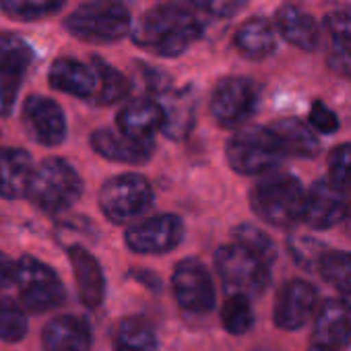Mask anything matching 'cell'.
Instances as JSON below:
<instances>
[{
    "label": "cell",
    "mask_w": 351,
    "mask_h": 351,
    "mask_svg": "<svg viewBox=\"0 0 351 351\" xmlns=\"http://www.w3.org/2000/svg\"><path fill=\"white\" fill-rule=\"evenodd\" d=\"M93 69L97 73V93L93 97L95 104L112 106L130 93V81L112 64H108L101 58H93Z\"/></svg>",
    "instance_id": "27"
},
{
    "label": "cell",
    "mask_w": 351,
    "mask_h": 351,
    "mask_svg": "<svg viewBox=\"0 0 351 351\" xmlns=\"http://www.w3.org/2000/svg\"><path fill=\"white\" fill-rule=\"evenodd\" d=\"M328 165H330L332 184L339 191L351 189V143L335 147L328 157Z\"/></svg>",
    "instance_id": "36"
},
{
    "label": "cell",
    "mask_w": 351,
    "mask_h": 351,
    "mask_svg": "<svg viewBox=\"0 0 351 351\" xmlns=\"http://www.w3.org/2000/svg\"><path fill=\"white\" fill-rule=\"evenodd\" d=\"M250 0H203V7L207 13L219 17V19H232L236 17L242 9L248 7Z\"/></svg>",
    "instance_id": "39"
},
{
    "label": "cell",
    "mask_w": 351,
    "mask_h": 351,
    "mask_svg": "<svg viewBox=\"0 0 351 351\" xmlns=\"http://www.w3.org/2000/svg\"><path fill=\"white\" fill-rule=\"evenodd\" d=\"M114 351H157L159 339L153 324L143 316L122 318L112 332Z\"/></svg>",
    "instance_id": "26"
},
{
    "label": "cell",
    "mask_w": 351,
    "mask_h": 351,
    "mask_svg": "<svg viewBox=\"0 0 351 351\" xmlns=\"http://www.w3.org/2000/svg\"><path fill=\"white\" fill-rule=\"evenodd\" d=\"M161 106V132L171 141H184L197 124V93L193 87L167 91Z\"/></svg>",
    "instance_id": "15"
},
{
    "label": "cell",
    "mask_w": 351,
    "mask_h": 351,
    "mask_svg": "<svg viewBox=\"0 0 351 351\" xmlns=\"http://www.w3.org/2000/svg\"><path fill=\"white\" fill-rule=\"evenodd\" d=\"M306 193L291 173H269L250 193L252 211L275 228H289L302 221Z\"/></svg>",
    "instance_id": "3"
},
{
    "label": "cell",
    "mask_w": 351,
    "mask_h": 351,
    "mask_svg": "<svg viewBox=\"0 0 351 351\" xmlns=\"http://www.w3.org/2000/svg\"><path fill=\"white\" fill-rule=\"evenodd\" d=\"M318 271L335 289L351 298V254L349 252H326L318 263Z\"/></svg>",
    "instance_id": "32"
},
{
    "label": "cell",
    "mask_w": 351,
    "mask_h": 351,
    "mask_svg": "<svg viewBox=\"0 0 351 351\" xmlns=\"http://www.w3.org/2000/svg\"><path fill=\"white\" fill-rule=\"evenodd\" d=\"M15 271H17V263L0 250V287H7L15 281Z\"/></svg>",
    "instance_id": "42"
},
{
    "label": "cell",
    "mask_w": 351,
    "mask_h": 351,
    "mask_svg": "<svg viewBox=\"0 0 351 351\" xmlns=\"http://www.w3.org/2000/svg\"><path fill=\"white\" fill-rule=\"evenodd\" d=\"M21 75H0V116H11L15 110Z\"/></svg>",
    "instance_id": "38"
},
{
    "label": "cell",
    "mask_w": 351,
    "mask_h": 351,
    "mask_svg": "<svg viewBox=\"0 0 351 351\" xmlns=\"http://www.w3.org/2000/svg\"><path fill=\"white\" fill-rule=\"evenodd\" d=\"M318 293L316 289L302 279L287 281L275 300L273 320L283 330H298L302 328L314 314Z\"/></svg>",
    "instance_id": "13"
},
{
    "label": "cell",
    "mask_w": 351,
    "mask_h": 351,
    "mask_svg": "<svg viewBox=\"0 0 351 351\" xmlns=\"http://www.w3.org/2000/svg\"><path fill=\"white\" fill-rule=\"evenodd\" d=\"M64 25L69 34L79 40L112 44L130 32L132 19L128 9L118 0H91V3H85L75 13H71Z\"/></svg>",
    "instance_id": "4"
},
{
    "label": "cell",
    "mask_w": 351,
    "mask_h": 351,
    "mask_svg": "<svg viewBox=\"0 0 351 351\" xmlns=\"http://www.w3.org/2000/svg\"><path fill=\"white\" fill-rule=\"evenodd\" d=\"M343 221H345V228H347V232L351 234V205L347 207V211H345V217H343Z\"/></svg>",
    "instance_id": "43"
},
{
    "label": "cell",
    "mask_w": 351,
    "mask_h": 351,
    "mask_svg": "<svg viewBox=\"0 0 351 351\" xmlns=\"http://www.w3.org/2000/svg\"><path fill=\"white\" fill-rule=\"evenodd\" d=\"M34 62V48L17 34L0 32V75H23Z\"/></svg>",
    "instance_id": "28"
},
{
    "label": "cell",
    "mask_w": 351,
    "mask_h": 351,
    "mask_svg": "<svg viewBox=\"0 0 351 351\" xmlns=\"http://www.w3.org/2000/svg\"><path fill=\"white\" fill-rule=\"evenodd\" d=\"M66 252L73 265V275H75L77 291H79L83 306L91 310L99 308L106 298V275H104L99 261L83 244L69 246Z\"/></svg>",
    "instance_id": "16"
},
{
    "label": "cell",
    "mask_w": 351,
    "mask_h": 351,
    "mask_svg": "<svg viewBox=\"0 0 351 351\" xmlns=\"http://www.w3.org/2000/svg\"><path fill=\"white\" fill-rule=\"evenodd\" d=\"M19 300L29 312H50L64 304L66 287L58 273L36 256H21L15 271V281Z\"/></svg>",
    "instance_id": "5"
},
{
    "label": "cell",
    "mask_w": 351,
    "mask_h": 351,
    "mask_svg": "<svg viewBox=\"0 0 351 351\" xmlns=\"http://www.w3.org/2000/svg\"><path fill=\"white\" fill-rule=\"evenodd\" d=\"M234 46L238 52L250 60H263L277 50V34L269 19L252 17L240 25L234 36Z\"/></svg>",
    "instance_id": "25"
},
{
    "label": "cell",
    "mask_w": 351,
    "mask_h": 351,
    "mask_svg": "<svg viewBox=\"0 0 351 351\" xmlns=\"http://www.w3.org/2000/svg\"><path fill=\"white\" fill-rule=\"evenodd\" d=\"M132 42L157 56L173 58L184 54L203 34L201 21L176 5H163L147 11L132 27Z\"/></svg>",
    "instance_id": "1"
},
{
    "label": "cell",
    "mask_w": 351,
    "mask_h": 351,
    "mask_svg": "<svg viewBox=\"0 0 351 351\" xmlns=\"http://www.w3.org/2000/svg\"><path fill=\"white\" fill-rule=\"evenodd\" d=\"M91 147L104 159L128 165H141L153 155V138L136 141L112 128H97L91 134Z\"/></svg>",
    "instance_id": "19"
},
{
    "label": "cell",
    "mask_w": 351,
    "mask_h": 351,
    "mask_svg": "<svg viewBox=\"0 0 351 351\" xmlns=\"http://www.w3.org/2000/svg\"><path fill=\"white\" fill-rule=\"evenodd\" d=\"M322 27L335 42L337 50L351 54V5L328 11L322 19Z\"/></svg>",
    "instance_id": "34"
},
{
    "label": "cell",
    "mask_w": 351,
    "mask_h": 351,
    "mask_svg": "<svg viewBox=\"0 0 351 351\" xmlns=\"http://www.w3.org/2000/svg\"><path fill=\"white\" fill-rule=\"evenodd\" d=\"M261 101L258 85L248 77H226L211 95V114L223 128H238L248 122Z\"/></svg>",
    "instance_id": "9"
},
{
    "label": "cell",
    "mask_w": 351,
    "mask_h": 351,
    "mask_svg": "<svg viewBox=\"0 0 351 351\" xmlns=\"http://www.w3.org/2000/svg\"><path fill=\"white\" fill-rule=\"evenodd\" d=\"M48 81L54 89L79 99H93L97 93V73L93 66L75 58H58L48 73Z\"/></svg>",
    "instance_id": "21"
},
{
    "label": "cell",
    "mask_w": 351,
    "mask_h": 351,
    "mask_svg": "<svg viewBox=\"0 0 351 351\" xmlns=\"http://www.w3.org/2000/svg\"><path fill=\"white\" fill-rule=\"evenodd\" d=\"M153 203V189L141 173L128 171L110 178L99 191V209L104 217L122 226L143 215Z\"/></svg>",
    "instance_id": "6"
},
{
    "label": "cell",
    "mask_w": 351,
    "mask_h": 351,
    "mask_svg": "<svg viewBox=\"0 0 351 351\" xmlns=\"http://www.w3.org/2000/svg\"><path fill=\"white\" fill-rule=\"evenodd\" d=\"M226 157L234 171L258 176L277 167L283 153L269 126H248L228 141Z\"/></svg>",
    "instance_id": "7"
},
{
    "label": "cell",
    "mask_w": 351,
    "mask_h": 351,
    "mask_svg": "<svg viewBox=\"0 0 351 351\" xmlns=\"http://www.w3.org/2000/svg\"><path fill=\"white\" fill-rule=\"evenodd\" d=\"M34 176V159L25 149H0V197L9 201L27 195Z\"/></svg>",
    "instance_id": "22"
},
{
    "label": "cell",
    "mask_w": 351,
    "mask_h": 351,
    "mask_svg": "<svg viewBox=\"0 0 351 351\" xmlns=\"http://www.w3.org/2000/svg\"><path fill=\"white\" fill-rule=\"evenodd\" d=\"M221 324L230 335H246L254 324V310L250 298L232 293L221 306Z\"/></svg>",
    "instance_id": "29"
},
{
    "label": "cell",
    "mask_w": 351,
    "mask_h": 351,
    "mask_svg": "<svg viewBox=\"0 0 351 351\" xmlns=\"http://www.w3.org/2000/svg\"><path fill=\"white\" fill-rule=\"evenodd\" d=\"M287 250H289L291 258L306 271H316L320 258L328 252L324 244H320L318 240H314L310 236H302V234H291L287 238Z\"/></svg>",
    "instance_id": "35"
},
{
    "label": "cell",
    "mask_w": 351,
    "mask_h": 351,
    "mask_svg": "<svg viewBox=\"0 0 351 351\" xmlns=\"http://www.w3.org/2000/svg\"><path fill=\"white\" fill-rule=\"evenodd\" d=\"M215 267L223 281V287L232 293L246 298L263 295L271 283L269 265L252 256L238 244H226L215 252Z\"/></svg>",
    "instance_id": "8"
},
{
    "label": "cell",
    "mask_w": 351,
    "mask_h": 351,
    "mask_svg": "<svg viewBox=\"0 0 351 351\" xmlns=\"http://www.w3.org/2000/svg\"><path fill=\"white\" fill-rule=\"evenodd\" d=\"M66 0H3V13L15 21H38L58 13Z\"/></svg>",
    "instance_id": "31"
},
{
    "label": "cell",
    "mask_w": 351,
    "mask_h": 351,
    "mask_svg": "<svg viewBox=\"0 0 351 351\" xmlns=\"http://www.w3.org/2000/svg\"><path fill=\"white\" fill-rule=\"evenodd\" d=\"M326 64H328V69H330L335 75H339V77H343V79H351V54L341 52V50L335 48V50L328 54Z\"/></svg>",
    "instance_id": "40"
},
{
    "label": "cell",
    "mask_w": 351,
    "mask_h": 351,
    "mask_svg": "<svg viewBox=\"0 0 351 351\" xmlns=\"http://www.w3.org/2000/svg\"><path fill=\"white\" fill-rule=\"evenodd\" d=\"M184 240V223L173 213H159L128 228L124 242L136 254H167Z\"/></svg>",
    "instance_id": "11"
},
{
    "label": "cell",
    "mask_w": 351,
    "mask_h": 351,
    "mask_svg": "<svg viewBox=\"0 0 351 351\" xmlns=\"http://www.w3.org/2000/svg\"><path fill=\"white\" fill-rule=\"evenodd\" d=\"M116 124L122 134L149 141L155 130H161V106L151 99H134L120 110Z\"/></svg>",
    "instance_id": "24"
},
{
    "label": "cell",
    "mask_w": 351,
    "mask_h": 351,
    "mask_svg": "<svg viewBox=\"0 0 351 351\" xmlns=\"http://www.w3.org/2000/svg\"><path fill=\"white\" fill-rule=\"evenodd\" d=\"M345 211L347 203L343 191L328 180H318L306 195L302 221L312 230H328L345 217Z\"/></svg>",
    "instance_id": "14"
},
{
    "label": "cell",
    "mask_w": 351,
    "mask_h": 351,
    "mask_svg": "<svg viewBox=\"0 0 351 351\" xmlns=\"http://www.w3.org/2000/svg\"><path fill=\"white\" fill-rule=\"evenodd\" d=\"M91 343V324L77 314L56 316L42 330V345L46 351H89Z\"/></svg>",
    "instance_id": "20"
},
{
    "label": "cell",
    "mask_w": 351,
    "mask_h": 351,
    "mask_svg": "<svg viewBox=\"0 0 351 351\" xmlns=\"http://www.w3.org/2000/svg\"><path fill=\"white\" fill-rule=\"evenodd\" d=\"M145 73V83H147V89L153 91V93H159V95H165L169 91V75L157 71V69H143Z\"/></svg>",
    "instance_id": "41"
},
{
    "label": "cell",
    "mask_w": 351,
    "mask_h": 351,
    "mask_svg": "<svg viewBox=\"0 0 351 351\" xmlns=\"http://www.w3.org/2000/svg\"><path fill=\"white\" fill-rule=\"evenodd\" d=\"M269 130L273 132V136L279 143V149L285 155L291 157H316L320 153V141L314 134V130L304 124L298 118H281L277 122H273L269 126Z\"/></svg>",
    "instance_id": "23"
},
{
    "label": "cell",
    "mask_w": 351,
    "mask_h": 351,
    "mask_svg": "<svg viewBox=\"0 0 351 351\" xmlns=\"http://www.w3.org/2000/svg\"><path fill=\"white\" fill-rule=\"evenodd\" d=\"M275 32H279L287 44L304 52H316L320 46V27L316 19L295 3H285L277 9Z\"/></svg>",
    "instance_id": "18"
},
{
    "label": "cell",
    "mask_w": 351,
    "mask_h": 351,
    "mask_svg": "<svg viewBox=\"0 0 351 351\" xmlns=\"http://www.w3.org/2000/svg\"><path fill=\"white\" fill-rule=\"evenodd\" d=\"M314 341L324 349H343L351 345V302L326 300L314 324Z\"/></svg>",
    "instance_id": "17"
},
{
    "label": "cell",
    "mask_w": 351,
    "mask_h": 351,
    "mask_svg": "<svg viewBox=\"0 0 351 351\" xmlns=\"http://www.w3.org/2000/svg\"><path fill=\"white\" fill-rule=\"evenodd\" d=\"M23 124L29 136L44 147H58L66 138L64 110L46 95H32L23 104Z\"/></svg>",
    "instance_id": "12"
},
{
    "label": "cell",
    "mask_w": 351,
    "mask_h": 351,
    "mask_svg": "<svg viewBox=\"0 0 351 351\" xmlns=\"http://www.w3.org/2000/svg\"><path fill=\"white\" fill-rule=\"evenodd\" d=\"M171 291L178 306L191 314H205L215 308V285L209 269L197 258H184L171 275Z\"/></svg>",
    "instance_id": "10"
},
{
    "label": "cell",
    "mask_w": 351,
    "mask_h": 351,
    "mask_svg": "<svg viewBox=\"0 0 351 351\" xmlns=\"http://www.w3.org/2000/svg\"><path fill=\"white\" fill-rule=\"evenodd\" d=\"M29 328L23 308L9 300H0V341L19 343L25 339Z\"/></svg>",
    "instance_id": "33"
},
{
    "label": "cell",
    "mask_w": 351,
    "mask_h": 351,
    "mask_svg": "<svg viewBox=\"0 0 351 351\" xmlns=\"http://www.w3.org/2000/svg\"><path fill=\"white\" fill-rule=\"evenodd\" d=\"M310 351H332V349H324V347H318V345H316V347H312Z\"/></svg>",
    "instance_id": "44"
},
{
    "label": "cell",
    "mask_w": 351,
    "mask_h": 351,
    "mask_svg": "<svg viewBox=\"0 0 351 351\" xmlns=\"http://www.w3.org/2000/svg\"><path fill=\"white\" fill-rule=\"evenodd\" d=\"M234 240L238 246L248 250L252 256L263 261L265 265H271L277 258V248L275 242L256 226L252 223H240L234 228Z\"/></svg>",
    "instance_id": "30"
},
{
    "label": "cell",
    "mask_w": 351,
    "mask_h": 351,
    "mask_svg": "<svg viewBox=\"0 0 351 351\" xmlns=\"http://www.w3.org/2000/svg\"><path fill=\"white\" fill-rule=\"evenodd\" d=\"M310 128L322 132V134H335L339 130V118L337 114L322 101H314L308 114Z\"/></svg>",
    "instance_id": "37"
},
{
    "label": "cell",
    "mask_w": 351,
    "mask_h": 351,
    "mask_svg": "<svg viewBox=\"0 0 351 351\" xmlns=\"http://www.w3.org/2000/svg\"><path fill=\"white\" fill-rule=\"evenodd\" d=\"M83 195L79 171L62 157H46L34 167L27 199L44 213L58 215L71 209Z\"/></svg>",
    "instance_id": "2"
}]
</instances>
